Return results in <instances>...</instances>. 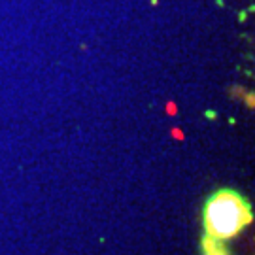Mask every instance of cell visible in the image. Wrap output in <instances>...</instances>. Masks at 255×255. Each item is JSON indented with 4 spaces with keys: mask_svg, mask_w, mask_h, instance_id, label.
<instances>
[{
    "mask_svg": "<svg viewBox=\"0 0 255 255\" xmlns=\"http://www.w3.org/2000/svg\"><path fill=\"white\" fill-rule=\"evenodd\" d=\"M202 255H231L229 248L225 246V240H219L210 235H204L201 240Z\"/></svg>",
    "mask_w": 255,
    "mask_h": 255,
    "instance_id": "obj_2",
    "label": "cell"
},
{
    "mask_svg": "<svg viewBox=\"0 0 255 255\" xmlns=\"http://www.w3.org/2000/svg\"><path fill=\"white\" fill-rule=\"evenodd\" d=\"M254 221L252 204L244 195L235 189H218L210 195L202 210L204 235L219 240H231L238 237Z\"/></svg>",
    "mask_w": 255,
    "mask_h": 255,
    "instance_id": "obj_1",
    "label": "cell"
}]
</instances>
